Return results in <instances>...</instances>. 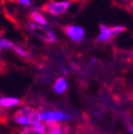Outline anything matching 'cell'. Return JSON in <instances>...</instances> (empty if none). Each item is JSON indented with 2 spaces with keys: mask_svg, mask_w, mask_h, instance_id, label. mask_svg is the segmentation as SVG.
<instances>
[{
  "mask_svg": "<svg viewBox=\"0 0 133 134\" xmlns=\"http://www.w3.org/2000/svg\"><path fill=\"white\" fill-rule=\"evenodd\" d=\"M18 134H46L44 125H38L34 127H25L18 132Z\"/></svg>",
  "mask_w": 133,
  "mask_h": 134,
  "instance_id": "obj_7",
  "label": "cell"
},
{
  "mask_svg": "<svg viewBox=\"0 0 133 134\" xmlns=\"http://www.w3.org/2000/svg\"><path fill=\"white\" fill-rule=\"evenodd\" d=\"M63 31L66 35H67L70 40H73L76 43H80L84 40L85 36V31L83 28L78 27V26H71V25H67L63 27Z\"/></svg>",
  "mask_w": 133,
  "mask_h": 134,
  "instance_id": "obj_5",
  "label": "cell"
},
{
  "mask_svg": "<svg viewBox=\"0 0 133 134\" xmlns=\"http://www.w3.org/2000/svg\"><path fill=\"white\" fill-rule=\"evenodd\" d=\"M29 30L33 35H35L37 38L42 40L45 43H54L56 42V35L53 34V32L42 25H37V24H30L29 25Z\"/></svg>",
  "mask_w": 133,
  "mask_h": 134,
  "instance_id": "obj_2",
  "label": "cell"
},
{
  "mask_svg": "<svg viewBox=\"0 0 133 134\" xmlns=\"http://www.w3.org/2000/svg\"><path fill=\"white\" fill-rule=\"evenodd\" d=\"M21 101L18 98L15 97H2L1 100H0V104H1V108H12L19 104Z\"/></svg>",
  "mask_w": 133,
  "mask_h": 134,
  "instance_id": "obj_8",
  "label": "cell"
},
{
  "mask_svg": "<svg viewBox=\"0 0 133 134\" xmlns=\"http://www.w3.org/2000/svg\"><path fill=\"white\" fill-rule=\"evenodd\" d=\"M29 18L35 24H40L42 26H46L48 25L47 23V19L44 17V15H42L41 13L36 12V11H33V12H30L29 13Z\"/></svg>",
  "mask_w": 133,
  "mask_h": 134,
  "instance_id": "obj_9",
  "label": "cell"
},
{
  "mask_svg": "<svg viewBox=\"0 0 133 134\" xmlns=\"http://www.w3.org/2000/svg\"><path fill=\"white\" fill-rule=\"evenodd\" d=\"M12 49L14 50V52H16V54H17V55H19V57H21V58H24V59H26V60L32 59L31 53L28 51L27 49H25V48H23V47H20V46H17V45L14 44L13 47H12Z\"/></svg>",
  "mask_w": 133,
  "mask_h": 134,
  "instance_id": "obj_11",
  "label": "cell"
},
{
  "mask_svg": "<svg viewBox=\"0 0 133 134\" xmlns=\"http://www.w3.org/2000/svg\"><path fill=\"white\" fill-rule=\"evenodd\" d=\"M48 134H61L59 132H50V133H48Z\"/></svg>",
  "mask_w": 133,
  "mask_h": 134,
  "instance_id": "obj_15",
  "label": "cell"
},
{
  "mask_svg": "<svg viewBox=\"0 0 133 134\" xmlns=\"http://www.w3.org/2000/svg\"><path fill=\"white\" fill-rule=\"evenodd\" d=\"M42 118L46 121H66L71 119V115L68 113H63L60 111H52L42 113Z\"/></svg>",
  "mask_w": 133,
  "mask_h": 134,
  "instance_id": "obj_6",
  "label": "cell"
},
{
  "mask_svg": "<svg viewBox=\"0 0 133 134\" xmlns=\"http://www.w3.org/2000/svg\"><path fill=\"white\" fill-rule=\"evenodd\" d=\"M129 131H130V132L133 134V125H131V126L129 127Z\"/></svg>",
  "mask_w": 133,
  "mask_h": 134,
  "instance_id": "obj_14",
  "label": "cell"
},
{
  "mask_svg": "<svg viewBox=\"0 0 133 134\" xmlns=\"http://www.w3.org/2000/svg\"><path fill=\"white\" fill-rule=\"evenodd\" d=\"M12 118L14 121L20 125H32L38 126L42 122V114L34 108L31 107H21L18 111H16Z\"/></svg>",
  "mask_w": 133,
  "mask_h": 134,
  "instance_id": "obj_1",
  "label": "cell"
},
{
  "mask_svg": "<svg viewBox=\"0 0 133 134\" xmlns=\"http://www.w3.org/2000/svg\"><path fill=\"white\" fill-rule=\"evenodd\" d=\"M13 43L10 42L9 40H4V38H1V41H0V47H1V49H8V48H12L13 47Z\"/></svg>",
  "mask_w": 133,
  "mask_h": 134,
  "instance_id": "obj_12",
  "label": "cell"
},
{
  "mask_svg": "<svg viewBox=\"0 0 133 134\" xmlns=\"http://www.w3.org/2000/svg\"><path fill=\"white\" fill-rule=\"evenodd\" d=\"M70 3L69 1H51L43 7V10L51 15L58 16L66 13V11L68 10Z\"/></svg>",
  "mask_w": 133,
  "mask_h": 134,
  "instance_id": "obj_4",
  "label": "cell"
},
{
  "mask_svg": "<svg viewBox=\"0 0 133 134\" xmlns=\"http://www.w3.org/2000/svg\"><path fill=\"white\" fill-rule=\"evenodd\" d=\"M67 82H66L65 79L63 78H59L56 83H54V86H53V90L57 94H63L66 90H67Z\"/></svg>",
  "mask_w": 133,
  "mask_h": 134,
  "instance_id": "obj_10",
  "label": "cell"
},
{
  "mask_svg": "<svg viewBox=\"0 0 133 134\" xmlns=\"http://www.w3.org/2000/svg\"><path fill=\"white\" fill-rule=\"evenodd\" d=\"M17 1H18L19 3H21L23 5H26V7H30V5L32 4L31 0H17Z\"/></svg>",
  "mask_w": 133,
  "mask_h": 134,
  "instance_id": "obj_13",
  "label": "cell"
},
{
  "mask_svg": "<svg viewBox=\"0 0 133 134\" xmlns=\"http://www.w3.org/2000/svg\"><path fill=\"white\" fill-rule=\"evenodd\" d=\"M126 31V27L124 26H115V27H108L103 24L100 25V34L98 35L97 40L101 43H108L111 40L115 38L121 32Z\"/></svg>",
  "mask_w": 133,
  "mask_h": 134,
  "instance_id": "obj_3",
  "label": "cell"
}]
</instances>
